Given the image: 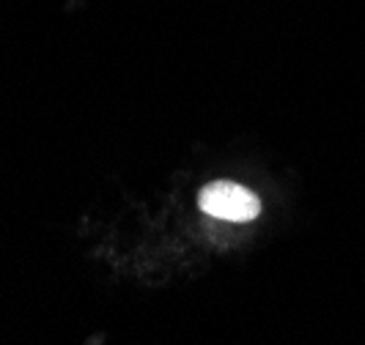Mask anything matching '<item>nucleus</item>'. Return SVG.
<instances>
[{
	"mask_svg": "<svg viewBox=\"0 0 365 345\" xmlns=\"http://www.w3.org/2000/svg\"><path fill=\"white\" fill-rule=\"evenodd\" d=\"M198 208L203 214L225 222H250L261 214V200L256 192L237 181H212L198 192Z\"/></svg>",
	"mask_w": 365,
	"mask_h": 345,
	"instance_id": "1",
	"label": "nucleus"
}]
</instances>
